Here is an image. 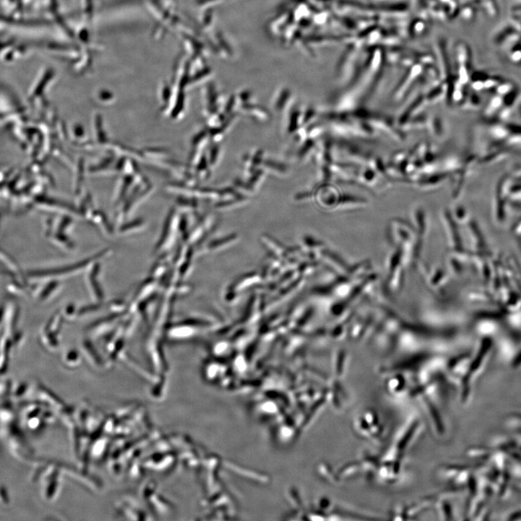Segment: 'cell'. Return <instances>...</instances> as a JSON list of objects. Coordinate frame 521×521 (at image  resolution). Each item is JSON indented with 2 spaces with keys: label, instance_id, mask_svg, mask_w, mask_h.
<instances>
[{
  "label": "cell",
  "instance_id": "cell-1",
  "mask_svg": "<svg viewBox=\"0 0 521 521\" xmlns=\"http://www.w3.org/2000/svg\"><path fill=\"white\" fill-rule=\"evenodd\" d=\"M431 128L436 136H442L444 135V126L443 123L439 119H434L431 121Z\"/></svg>",
  "mask_w": 521,
  "mask_h": 521
}]
</instances>
